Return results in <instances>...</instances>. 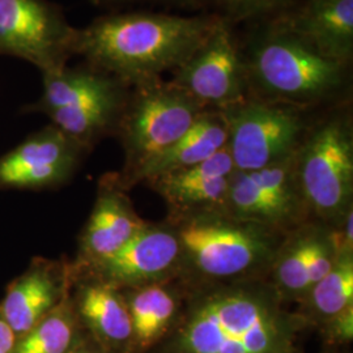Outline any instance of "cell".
<instances>
[{
    "instance_id": "6da1fadb",
    "label": "cell",
    "mask_w": 353,
    "mask_h": 353,
    "mask_svg": "<svg viewBox=\"0 0 353 353\" xmlns=\"http://www.w3.org/2000/svg\"><path fill=\"white\" fill-rule=\"evenodd\" d=\"M217 20L163 13L103 16L76 29L72 52L125 85H139L179 68L210 36Z\"/></svg>"
},
{
    "instance_id": "e0dca14e",
    "label": "cell",
    "mask_w": 353,
    "mask_h": 353,
    "mask_svg": "<svg viewBox=\"0 0 353 353\" xmlns=\"http://www.w3.org/2000/svg\"><path fill=\"white\" fill-rule=\"evenodd\" d=\"M236 169L227 145L202 163L153 179L154 188L173 208L212 210L227 204L230 179Z\"/></svg>"
},
{
    "instance_id": "5bb4252c",
    "label": "cell",
    "mask_w": 353,
    "mask_h": 353,
    "mask_svg": "<svg viewBox=\"0 0 353 353\" xmlns=\"http://www.w3.org/2000/svg\"><path fill=\"white\" fill-rule=\"evenodd\" d=\"M71 284L70 268L59 262L36 258L8 285L0 303V316L20 338L58 306Z\"/></svg>"
},
{
    "instance_id": "603a6c76",
    "label": "cell",
    "mask_w": 353,
    "mask_h": 353,
    "mask_svg": "<svg viewBox=\"0 0 353 353\" xmlns=\"http://www.w3.org/2000/svg\"><path fill=\"white\" fill-rule=\"evenodd\" d=\"M312 314L322 322L353 305V255L335 258L327 274L309 290L305 297Z\"/></svg>"
},
{
    "instance_id": "44dd1931",
    "label": "cell",
    "mask_w": 353,
    "mask_h": 353,
    "mask_svg": "<svg viewBox=\"0 0 353 353\" xmlns=\"http://www.w3.org/2000/svg\"><path fill=\"white\" fill-rule=\"evenodd\" d=\"M88 339L68 290L57 307L17 338L13 353H71Z\"/></svg>"
},
{
    "instance_id": "7c38bea8",
    "label": "cell",
    "mask_w": 353,
    "mask_h": 353,
    "mask_svg": "<svg viewBox=\"0 0 353 353\" xmlns=\"http://www.w3.org/2000/svg\"><path fill=\"white\" fill-rule=\"evenodd\" d=\"M80 147L55 126H48L0 156V189L41 190L72 176Z\"/></svg>"
},
{
    "instance_id": "83f0119b",
    "label": "cell",
    "mask_w": 353,
    "mask_h": 353,
    "mask_svg": "<svg viewBox=\"0 0 353 353\" xmlns=\"http://www.w3.org/2000/svg\"><path fill=\"white\" fill-rule=\"evenodd\" d=\"M96 4H110V3H118V1H128V0H93Z\"/></svg>"
},
{
    "instance_id": "ffe728a7",
    "label": "cell",
    "mask_w": 353,
    "mask_h": 353,
    "mask_svg": "<svg viewBox=\"0 0 353 353\" xmlns=\"http://www.w3.org/2000/svg\"><path fill=\"white\" fill-rule=\"evenodd\" d=\"M228 127L221 110L202 112L189 130L166 151L145 165L134 181L150 179L169 174L202 163L227 145Z\"/></svg>"
},
{
    "instance_id": "8fae6325",
    "label": "cell",
    "mask_w": 353,
    "mask_h": 353,
    "mask_svg": "<svg viewBox=\"0 0 353 353\" xmlns=\"http://www.w3.org/2000/svg\"><path fill=\"white\" fill-rule=\"evenodd\" d=\"M296 154L259 170L234 172L225 204L232 219L265 229L294 221L303 198L296 176Z\"/></svg>"
},
{
    "instance_id": "3957f363",
    "label": "cell",
    "mask_w": 353,
    "mask_h": 353,
    "mask_svg": "<svg viewBox=\"0 0 353 353\" xmlns=\"http://www.w3.org/2000/svg\"><path fill=\"white\" fill-rule=\"evenodd\" d=\"M248 80L265 94L294 103L321 101L341 88L345 65L279 26L252 48Z\"/></svg>"
},
{
    "instance_id": "ba28073f",
    "label": "cell",
    "mask_w": 353,
    "mask_h": 353,
    "mask_svg": "<svg viewBox=\"0 0 353 353\" xmlns=\"http://www.w3.org/2000/svg\"><path fill=\"white\" fill-rule=\"evenodd\" d=\"M221 112L236 172L259 170L297 153L303 122L293 108L245 100Z\"/></svg>"
},
{
    "instance_id": "2e32d148",
    "label": "cell",
    "mask_w": 353,
    "mask_h": 353,
    "mask_svg": "<svg viewBox=\"0 0 353 353\" xmlns=\"http://www.w3.org/2000/svg\"><path fill=\"white\" fill-rule=\"evenodd\" d=\"M72 297L87 335L105 353H134L126 296L96 279L83 281Z\"/></svg>"
},
{
    "instance_id": "7a4b0ae2",
    "label": "cell",
    "mask_w": 353,
    "mask_h": 353,
    "mask_svg": "<svg viewBox=\"0 0 353 353\" xmlns=\"http://www.w3.org/2000/svg\"><path fill=\"white\" fill-rule=\"evenodd\" d=\"M296 323L276 296L228 287L196 299L169 345L172 353H294Z\"/></svg>"
},
{
    "instance_id": "4316f807",
    "label": "cell",
    "mask_w": 353,
    "mask_h": 353,
    "mask_svg": "<svg viewBox=\"0 0 353 353\" xmlns=\"http://www.w3.org/2000/svg\"><path fill=\"white\" fill-rule=\"evenodd\" d=\"M71 353H105L102 350H100L93 341H90L89 338L88 341H84L80 347H77L76 350H74Z\"/></svg>"
},
{
    "instance_id": "9a60e30c",
    "label": "cell",
    "mask_w": 353,
    "mask_h": 353,
    "mask_svg": "<svg viewBox=\"0 0 353 353\" xmlns=\"http://www.w3.org/2000/svg\"><path fill=\"white\" fill-rule=\"evenodd\" d=\"M144 225L118 186L103 182L80 240L77 267L89 270L112 256Z\"/></svg>"
},
{
    "instance_id": "9c48e42d",
    "label": "cell",
    "mask_w": 353,
    "mask_h": 353,
    "mask_svg": "<svg viewBox=\"0 0 353 353\" xmlns=\"http://www.w3.org/2000/svg\"><path fill=\"white\" fill-rule=\"evenodd\" d=\"M75 34L48 0H0V55L24 59L46 74L74 55Z\"/></svg>"
},
{
    "instance_id": "ac0fdd59",
    "label": "cell",
    "mask_w": 353,
    "mask_h": 353,
    "mask_svg": "<svg viewBox=\"0 0 353 353\" xmlns=\"http://www.w3.org/2000/svg\"><path fill=\"white\" fill-rule=\"evenodd\" d=\"M283 26L335 62L352 59L353 0H306Z\"/></svg>"
},
{
    "instance_id": "8992f818",
    "label": "cell",
    "mask_w": 353,
    "mask_h": 353,
    "mask_svg": "<svg viewBox=\"0 0 353 353\" xmlns=\"http://www.w3.org/2000/svg\"><path fill=\"white\" fill-rule=\"evenodd\" d=\"M183 254L204 276H242L267 263L275 252V241L265 228L220 219L194 216L176 232Z\"/></svg>"
},
{
    "instance_id": "5b68a950",
    "label": "cell",
    "mask_w": 353,
    "mask_h": 353,
    "mask_svg": "<svg viewBox=\"0 0 353 353\" xmlns=\"http://www.w3.org/2000/svg\"><path fill=\"white\" fill-rule=\"evenodd\" d=\"M137 87L119 122L128 179L174 144L204 112L174 83L157 79Z\"/></svg>"
},
{
    "instance_id": "d6986e66",
    "label": "cell",
    "mask_w": 353,
    "mask_h": 353,
    "mask_svg": "<svg viewBox=\"0 0 353 353\" xmlns=\"http://www.w3.org/2000/svg\"><path fill=\"white\" fill-rule=\"evenodd\" d=\"M328 232H306L290 242L275 263L278 290L290 297H306L335 262Z\"/></svg>"
},
{
    "instance_id": "7402d4cb",
    "label": "cell",
    "mask_w": 353,
    "mask_h": 353,
    "mask_svg": "<svg viewBox=\"0 0 353 353\" xmlns=\"http://www.w3.org/2000/svg\"><path fill=\"white\" fill-rule=\"evenodd\" d=\"M132 323L134 353L151 348L164 336L176 313L174 296L160 284L132 290L126 296Z\"/></svg>"
},
{
    "instance_id": "484cf974",
    "label": "cell",
    "mask_w": 353,
    "mask_h": 353,
    "mask_svg": "<svg viewBox=\"0 0 353 353\" xmlns=\"http://www.w3.org/2000/svg\"><path fill=\"white\" fill-rule=\"evenodd\" d=\"M17 335L12 327L0 316V353H13Z\"/></svg>"
},
{
    "instance_id": "52a82bcc",
    "label": "cell",
    "mask_w": 353,
    "mask_h": 353,
    "mask_svg": "<svg viewBox=\"0 0 353 353\" xmlns=\"http://www.w3.org/2000/svg\"><path fill=\"white\" fill-rule=\"evenodd\" d=\"M296 176L303 201L325 219L344 214L353 191V140L348 123L328 121L296 154Z\"/></svg>"
},
{
    "instance_id": "4fadbf2b",
    "label": "cell",
    "mask_w": 353,
    "mask_h": 353,
    "mask_svg": "<svg viewBox=\"0 0 353 353\" xmlns=\"http://www.w3.org/2000/svg\"><path fill=\"white\" fill-rule=\"evenodd\" d=\"M181 246L176 232L145 224L112 256L90 267L89 278L117 290L157 284L176 265Z\"/></svg>"
},
{
    "instance_id": "277c9868",
    "label": "cell",
    "mask_w": 353,
    "mask_h": 353,
    "mask_svg": "<svg viewBox=\"0 0 353 353\" xmlns=\"http://www.w3.org/2000/svg\"><path fill=\"white\" fill-rule=\"evenodd\" d=\"M43 89L33 110L46 114L51 125L83 148L115 123L125 108V84L89 68H68L42 74Z\"/></svg>"
},
{
    "instance_id": "30bf717a",
    "label": "cell",
    "mask_w": 353,
    "mask_h": 353,
    "mask_svg": "<svg viewBox=\"0 0 353 353\" xmlns=\"http://www.w3.org/2000/svg\"><path fill=\"white\" fill-rule=\"evenodd\" d=\"M172 83L183 89L203 109L210 105L227 110L246 100V63L223 20H217L210 36L176 68Z\"/></svg>"
},
{
    "instance_id": "d4e9b609",
    "label": "cell",
    "mask_w": 353,
    "mask_h": 353,
    "mask_svg": "<svg viewBox=\"0 0 353 353\" xmlns=\"http://www.w3.org/2000/svg\"><path fill=\"white\" fill-rule=\"evenodd\" d=\"M326 323L330 339L338 343H347L353 338V305L345 307L336 316L330 318Z\"/></svg>"
},
{
    "instance_id": "cb8c5ba5",
    "label": "cell",
    "mask_w": 353,
    "mask_h": 353,
    "mask_svg": "<svg viewBox=\"0 0 353 353\" xmlns=\"http://www.w3.org/2000/svg\"><path fill=\"white\" fill-rule=\"evenodd\" d=\"M228 12L236 16H252L275 10L285 0H219Z\"/></svg>"
}]
</instances>
